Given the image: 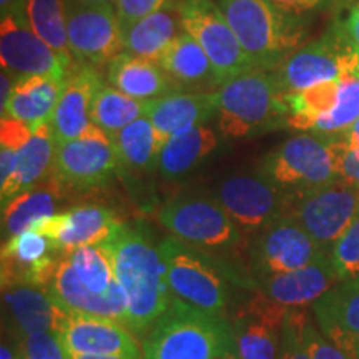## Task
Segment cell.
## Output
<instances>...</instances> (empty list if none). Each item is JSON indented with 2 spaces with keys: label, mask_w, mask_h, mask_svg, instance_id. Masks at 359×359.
I'll return each instance as SVG.
<instances>
[{
  "label": "cell",
  "mask_w": 359,
  "mask_h": 359,
  "mask_svg": "<svg viewBox=\"0 0 359 359\" xmlns=\"http://www.w3.org/2000/svg\"><path fill=\"white\" fill-rule=\"evenodd\" d=\"M308 316L302 309H290L283 325L281 346L278 359H311L303 339V327Z\"/></svg>",
  "instance_id": "ab89813d"
},
{
  "label": "cell",
  "mask_w": 359,
  "mask_h": 359,
  "mask_svg": "<svg viewBox=\"0 0 359 359\" xmlns=\"http://www.w3.org/2000/svg\"><path fill=\"white\" fill-rule=\"evenodd\" d=\"M79 2H85V4H111V6H116L118 0H79Z\"/></svg>",
  "instance_id": "f907efd6"
},
{
  "label": "cell",
  "mask_w": 359,
  "mask_h": 359,
  "mask_svg": "<svg viewBox=\"0 0 359 359\" xmlns=\"http://www.w3.org/2000/svg\"><path fill=\"white\" fill-rule=\"evenodd\" d=\"M25 7L27 0H0V12H2V17L17 11H25Z\"/></svg>",
  "instance_id": "c3c4849f"
},
{
  "label": "cell",
  "mask_w": 359,
  "mask_h": 359,
  "mask_svg": "<svg viewBox=\"0 0 359 359\" xmlns=\"http://www.w3.org/2000/svg\"><path fill=\"white\" fill-rule=\"evenodd\" d=\"M34 128L15 118L0 120V187L13 177L20 148L32 137Z\"/></svg>",
  "instance_id": "8d00e7d4"
},
{
  "label": "cell",
  "mask_w": 359,
  "mask_h": 359,
  "mask_svg": "<svg viewBox=\"0 0 359 359\" xmlns=\"http://www.w3.org/2000/svg\"><path fill=\"white\" fill-rule=\"evenodd\" d=\"M102 85L95 67L82 65L72 72L48 122L57 145L80 138L92 127V103Z\"/></svg>",
  "instance_id": "603a6c76"
},
{
  "label": "cell",
  "mask_w": 359,
  "mask_h": 359,
  "mask_svg": "<svg viewBox=\"0 0 359 359\" xmlns=\"http://www.w3.org/2000/svg\"><path fill=\"white\" fill-rule=\"evenodd\" d=\"M218 114V92H173L147 102L145 116L163 145L170 138L206 125Z\"/></svg>",
  "instance_id": "7402d4cb"
},
{
  "label": "cell",
  "mask_w": 359,
  "mask_h": 359,
  "mask_svg": "<svg viewBox=\"0 0 359 359\" xmlns=\"http://www.w3.org/2000/svg\"><path fill=\"white\" fill-rule=\"evenodd\" d=\"M269 2L288 15L303 19L306 13L325 11L334 0H269Z\"/></svg>",
  "instance_id": "7bdbcfd3"
},
{
  "label": "cell",
  "mask_w": 359,
  "mask_h": 359,
  "mask_svg": "<svg viewBox=\"0 0 359 359\" xmlns=\"http://www.w3.org/2000/svg\"><path fill=\"white\" fill-rule=\"evenodd\" d=\"M359 212V187L336 180L313 190L286 193V217L296 219L325 251H331Z\"/></svg>",
  "instance_id": "9c48e42d"
},
{
  "label": "cell",
  "mask_w": 359,
  "mask_h": 359,
  "mask_svg": "<svg viewBox=\"0 0 359 359\" xmlns=\"http://www.w3.org/2000/svg\"><path fill=\"white\" fill-rule=\"evenodd\" d=\"M275 77L285 95L330 80L359 77V52L344 35L341 24H334L316 42L286 57L278 65Z\"/></svg>",
  "instance_id": "8992f818"
},
{
  "label": "cell",
  "mask_w": 359,
  "mask_h": 359,
  "mask_svg": "<svg viewBox=\"0 0 359 359\" xmlns=\"http://www.w3.org/2000/svg\"><path fill=\"white\" fill-rule=\"evenodd\" d=\"M156 62L182 88L206 92L210 87H222L208 55L187 30L178 35Z\"/></svg>",
  "instance_id": "83f0119b"
},
{
  "label": "cell",
  "mask_w": 359,
  "mask_h": 359,
  "mask_svg": "<svg viewBox=\"0 0 359 359\" xmlns=\"http://www.w3.org/2000/svg\"><path fill=\"white\" fill-rule=\"evenodd\" d=\"M183 29L201 45L219 83L259 70L223 15L215 0H178Z\"/></svg>",
  "instance_id": "30bf717a"
},
{
  "label": "cell",
  "mask_w": 359,
  "mask_h": 359,
  "mask_svg": "<svg viewBox=\"0 0 359 359\" xmlns=\"http://www.w3.org/2000/svg\"><path fill=\"white\" fill-rule=\"evenodd\" d=\"M15 359H70L55 331L30 334L15 341Z\"/></svg>",
  "instance_id": "f35d334b"
},
{
  "label": "cell",
  "mask_w": 359,
  "mask_h": 359,
  "mask_svg": "<svg viewBox=\"0 0 359 359\" xmlns=\"http://www.w3.org/2000/svg\"><path fill=\"white\" fill-rule=\"evenodd\" d=\"M70 359H143V356H80Z\"/></svg>",
  "instance_id": "681fc988"
},
{
  "label": "cell",
  "mask_w": 359,
  "mask_h": 359,
  "mask_svg": "<svg viewBox=\"0 0 359 359\" xmlns=\"http://www.w3.org/2000/svg\"><path fill=\"white\" fill-rule=\"evenodd\" d=\"M120 167L111 137L92 125L80 138L57 145L52 177L62 187L88 190L109 183Z\"/></svg>",
  "instance_id": "4fadbf2b"
},
{
  "label": "cell",
  "mask_w": 359,
  "mask_h": 359,
  "mask_svg": "<svg viewBox=\"0 0 359 359\" xmlns=\"http://www.w3.org/2000/svg\"><path fill=\"white\" fill-rule=\"evenodd\" d=\"M330 257L339 280H349L359 275V212L333 245Z\"/></svg>",
  "instance_id": "74e56055"
},
{
  "label": "cell",
  "mask_w": 359,
  "mask_h": 359,
  "mask_svg": "<svg viewBox=\"0 0 359 359\" xmlns=\"http://www.w3.org/2000/svg\"><path fill=\"white\" fill-rule=\"evenodd\" d=\"M288 114L285 93L268 72H248L218 88L217 127L224 138L262 133L286 120Z\"/></svg>",
  "instance_id": "277c9868"
},
{
  "label": "cell",
  "mask_w": 359,
  "mask_h": 359,
  "mask_svg": "<svg viewBox=\"0 0 359 359\" xmlns=\"http://www.w3.org/2000/svg\"><path fill=\"white\" fill-rule=\"evenodd\" d=\"M27 19L34 32L53 50L72 55L67 37L65 0H27Z\"/></svg>",
  "instance_id": "e575fe53"
},
{
  "label": "cell",
  "mask_w": 359,
  "mask_h": 359,
  "mask_svg": "<svg viewBox=\"0 0 359 359\" xmlns=\"http://www.w3.org/2000/svg\"><path fill=\"white\" fill-rule=\"evenodd\" d=\"M65 13L70 52L83 65L110 64L125 52L123 30L115 6L65 0Z\"/></svg>",
  "instance_id": "7c38bea8"
},
{
  "label": "cell",
  "mask_w": 359,
  "mask_h": 359,
  "mask_svg": "<svg viewBox=\"0 0 359 359\" xmlns=\"http://www.w3.org/2000/svg\"><path fill=\"white\" fill-rule=\"evenodd\" d=\"M4 318L8 333L20 339L25 336L58 331L67 313L53 302L48 291L39 286H12L2 294Z\"/></svg>",
  "instance_id": "cb8c5ba5"
},
{
  "label": "cell",
  "mask_w": 359,
  "mask_h": 359,
  "mask_svg": "<svg viewBox=\"0 0 359 359\" xmlns=\"http://www.w3.org/2000/svg\"><path fill=\"white\" fill-rule=\"evenodd\" d=\"M156 219L172 236L201 250H223L240 245L245 233L236 226L217 198L183 195L168 200Z\"/></svg>",
  "instance_id": "ba28073f"
},
{
  "label": "cell",
  "mask_w": 359,
  "mask_h": 359,
  "mask_svg": "<svg viewBox=\"0 0 359 359\" xmlns=\"http://www.w3.org/2000/svg\"><path fill=\"white\" fill-rule=\"evenodd\" d=\"M341 281L330 253L294 271L259 278V290L269 299L290 309H302L314 304Z\"/></svg>",
  "instance_id": "44dd1931"
},
{
  "label": "cell",
  "mask_w": 359,
  "mask_h": 359,
  "mask_svg": "<svg viewBox=\"0 0 359 359\" xmlns=\"http://www.w3.org/2000/svg\"><path fill=\"white\" fill-rule=\"evenodd\" d=\"M178 4L143 17L123 30V48L132 55L158 60L183 32Z\"/></svg>",
  "instance_id": "4dcf8cb0"
},
{
  "label": "cell",
  "mask_w": 359,
  "mask_h": 359,
  "mask_svg": "<svg viewBox=\"0 0 359 359\" xmlns=\"http://www.w3.org/2000/svg\"><path fill=\"white\" fill-rule=\"evenodd\" d=\"M57 334L69 358L142 356L137 336L125 323L110 318L67 313Z\"/></svg>",
  "instance_id": "e0dca14e"
},
{
  "label": "cell",
  "mask_w": 359,
  "mask_h": 359,
  "mask_svg": "<svg viewBox=\"0 0 359 359\" xmlns=\"http://www.w3.org/2000/svg\"><path fill=\"white\" fill-rule=\"evenodd\" d=\"M215 198L245 235H257L266 224L283 217L286 206V193L262 170L224 178L217 187Z\"/></svg>",
  "instance_id": "5bb4252c"
},
{
  "label": "cell",
  "mask_w": 359,
  "mask_h": 359,
  "mask_svg": "<svg viewBox=\"0 0 359 359\" xmlns=\"http://www.w3.org/2000/svg\"><path fill=\"white\" fill-rule=\"evenodd\" d=\"M0 64L17 77L43 75L67 82L74 72V57L62 55L43 42L27 19V11H17L0 22Z\"/></svg>",
  "instance_id": "8fae6325"
},
{
  "label": "cell",
  "mask_w": 359,
  "mask_h": 359,
  "mask_svg": "<svg viewBox=\"0 0 359 359\" xmlns=\"http://www.w3.org/2000/svg\"><path fill=\"white\" fill-rule=\"evenodd\" d=\"M341 27H343V32L349 42H351L353 47L359 52V0L354 4L351 11H349L346 20L341 24Z\"/></svg>",
  "instance_id": "f6af8a7d"
},
{
  "label": "cell",
  "mask_w": 359,
  "mask_h": 359,
  "mask_svg": "<svg viewBox=\"0 0 359 359\" xmlns=\"http://www.w3.org/2000/svg\"><path fill=\"white\" fill-rule=\"evenodd\" d=\"M65 255L79 280L93 293H107L116 281L114 257L105 245L79 246Z\"/></svg>",
  "instance_id": "836d02e7"
},
{
  "label": "cell",
  "mask_w": 359,
  "mask_h": 359,
  "mask_svg": "<svg viewBox=\"0 0 359 359\" xmlns=\"http://www.w3.org/2000/svg\"><path fill=\"white\" fill-rule=\"evenodd\" d=\"M111 140L122 167L130 170L156 168V160L163 142L147 116L127 125Z\"/></svg>",
  "instance_id": "1f68e13d"
},
{
  "label": "cell",
  "mask_w": 359,
  "mask_h": 359,
  "mask_svg": "<svg viewBox=\"0 0 359 359\" xmlns=\"http://www.w3.org/2000/svg\"><path fill=\"white\" fill-rule=\"evenodd\" d=\"M290 308L255 294L228 320L236 359H278Z\"/></svg>",
  "instance_id": "2e32d148"
},
{
  "label": "cell",
  "mask_w": 359,
  "mask_h": 359,
  "mask_svg": "<svg viewBox=\"0 0 359 359\" xmlns=\"http://www.w3.org/2000/svg\"><path fill=\"white\" fill-rule=\"evenodd\" d=\"M47 291L53 302L65 313L92 314V316L110 318V320L122 323L127 320V294H125L118 280L111 285V288L107 293H93L75 275L65 253L60 258V263H58V268Z\"/></svg>",
  "instance_id": "ffe728a7"
},
{
  "label": "cell",
  "mask_w": 359,
  "mask_h": 359,
  "mask_svg": "<svg viewBox=\"0 0 359 359\" xmlns=\"http://www.w3.org/2000/svg\"><path fill=\"white\" fill-rule=\"evenodd\" d=\"M147 102L125 95L111 85H102L92 103V123L111 138L127 125L145 116Z\"/></svg>",
  "instance_id": "d6a6232c"
},
{
  "label": "cell",
  "mask_w": 359,
  "mask_h": 359,
  "mask_svg": "<svg viewBox=\"0 0 359 359\" xmlns=\"http://www.w3.org/2000/svg\"><path fill=\"white\" fill-rule=\"evenodd\" d=\"M341 135L304 132L283 142L264 156L259 170L285 193H298L341 180Z\"/></svg>",
  "instance_id": "5b68a950"
},
{
  "label": "cell",
  "mask_w": 359,
  "mask_h": 359,
  "mask_svg": "<svg viewBox=\"0 0 359 359\" xmlns=\"http://www.w3.org/2000/svg\"><path fill=\"white\" fill-rule=\"evenodd\" d=\"M218 143V133L210 125H200L190 132L177 135L161 147L156 172L167 180L185 177L217 150Z\"/></svg>",
  "instance_id": "f1b7e54d"
},
{
  "label": "cell",
  "mask_w": 359,
  "mask_h": 359,
  "mask_svg": "<svg viewBox=\"0 0 359 359\" xmlns=\"http://www.w3.org/2000/svg\"><path fill=\"white\" fill-rule=\"evenodd\" d=\"M339 175L341 180H344L346 183L359 187V156L354 151L348 150L346 143H344V150L341 154Z\"/></svg>",
  "instance_id": "ee69618b"
},
{
  "label": "cell",
  "mask_w": 359,
  "mask_h": 359,
  "mask_svg": "<svg viewBox=\"0 0 359 359\" xmlns=\"http://www.w3.org/2000/svg\"><path fill=\"white\" fill-rule=\"evenodd\" d=\"M326 253L302 224L286 215L259 230L251 246L257 280L302 269Z\"/></svg>",
  "instance_id": "9a60e30c"
},
{
  "label": "cell",
  "mask_w": 359,
  "mask_h": 359,
  "mask_svg": "<svg viewBox=\"0 0 359 359\" xmlns=\"http://www.w3.org/2000/svg\"><path fill=\"white\" fill-rule=\"evenodd\" d=\"M303 339L311 359H351L346 353L341 351L334 343H331L321 333V330H318L309 320L304 323Z\"/></svg>",
  "instance_id": "b9f144b4"
},
{
  "label": "cell",
  "mask_w": 359,
  "mask_h": 359,
  "mask_svg": "<svg viewBox=\"0 0 359 359\" xmlns=\"http://www.w3.org/2000/svg\"><path fill=\"white\" fill-rule=\"evenodd\" d=\"M173 6L175 0H118L115 8L122 30H125L143 17Z\"/></svg>",
  "instance_id": "60d3db41"
},
{
  "label": "cell",
  "mask_w": 359,
  "mask_h": 359,
  "mask_svg": "<svg viewBox=\"0 0 359 359\" xmlns=\"http://www.w3.org/2000/svg\"><path fill=\"white\" fill-rule=\"evenodd\" d=\"M105 246L114 257L116 280L127 294L125 325L143 338L173 299L158 245L151 243L140 228L122 224Z\"/></svg>",
  "instance_id": "6da1fadb"
},
{
  "label": "cell",
  "mask_w": 359,
  "mask_h": 359,
  "mask_svg": "<svg viewBox=\"0 0 359 359\" xmlns=\"http://www.w3.org/2000/svg\"><path fill=\"white\" fill-rule=\"evenodd\" d=\"M158 248L167 266V280L173 296L210 316L224 320L228 288L218 268L203 253L175 236L161 240Z\"/></svg>",
  "instance_id": "52a82bcc"
},
{
  "label": "cell",
  "mask_w": 359,
  "mask_h": 359,
  "mask_svg": "<svg viewBox=\"0 0 359 359\" xmlns=\"http://www.w3.org/2000/svg\"><path fill=\"white\" fill-rule=\"evenodd\" d=\"M107 79L111 87L143 102L170 95L182 88L161 69L158 62L128 52H122L110 62L107 67Z\"/></svg>",
  "instance_id": "d4e9b609"
},
{
  "label": "cell",
  "mask_w": 359,
  "mask_h": 359,
  "mask_svg": "<svg viewBox=\"0 0 359 359\" xmlns=\"http://www.w3.org/2000/svg\"><path fill=\"white\" fill-rule=\"evenodd\" d=\"M359 120V77L343 80L338 103L331 111L308 120L299 132L343 135Z\"/></svg>",
  "instance_id": "d590c367"
},
{
  "label": "cell",
  "mask_w": 359,
  "mask_h": 359,
  "mask_svg": "<svg viewBox=\"0 0 359 359\" xmlns=\"http://www.w3.org/2000/svg\"><path fill=\"white\" fill-rule=\"evenodd\" d=\"M122 224L105 206L82 205L42 219L34 230L47 236L57 253H69L79 246L110 243Z\"/></svg>",
  "instance_id": "ac0fdd59"
},
{
  "label": "cell",
  "mask_w": 359,
  "mask_h": 359,
  "mask_svg": "<svg viewBox=\"0 0 359 359\" xmlns=\"http://www.w3.org/2000/svg\"><path fill=\"white\" fill-rule=\"evenodd\" d=\"M341 137H343L344 143H346L348 150L354 151V154L359 156V120L353 125V127H349L346 132L341 135Z\"/></svg>",
  "instance_id": "7dc6e473"
},
{
  "label": "cell",
  "mask_w": 359,
  "mask_h": 359,
  "mask_svg": "<svg viewBox=\"0 0 359 359\" xmlns=\"http://www.w3.org/2000/svg\"><path fill=\"white\" fill-rule=\"evenodd\" d=\"M57 142L53 138L50 123H42L34 128L32 137L20 148L17 156V167L13 177L4 187H0L2 205L19 193L40 185L47 175H52L55 160Z\"/></svg>",
  "instance_id": "484cf974"
},
{
  "label": "cell",
  "mask_w": 359,
  "mask_h": 359,
  "mask_svg": "<svg viewBox=\"0 0 359 359\" xmlns=\"http://www.w3.org/2000/svg\"><path fill=\"white\" fill-rule=\"evenodd\" d=\"M219 359H236V356H235V353L231 351V353H226L223 358H219Z\"/></svg>",
  "instance_id": "816d5d0a"
},
{
  "label": "cell",
  "mask_w": 359,
  "mask_h": 359,
  "mask_svg": "<svg viewBox=\"0 0 359 359\" xmlns=\"http://www.w3.org/2000/svg\"><path fill=\"white\" fill-rule=\"evenodd\" d=\"M215 2L258 69L280 65L303 42V19L281 12L269 0Z\"/></svg>",
  "instance_id": "3957f363"
},
{
  "label": "cell",
  "mask_w": 359,
  "mask_h": 359,
  "mask_svg": "<svg viewBox=\"0 0 359 359\" xmlns=\"http://www.w3.org/2000/svg\"><path fill=\"white\" fill-rule=\"evenodd\" d=\"M60 183L52 177L50 183L42 182L13 196L2 205V235L4 241L34 230L45 218L57 215V201L60 198Z\"/></svg>",
  "instance_id": "f546056e"
},
{
  "label": "cell",
  "mask_w": 359,
  "mask_h": 359,
  "mask_svg": "<svg viewBox=\"0 0 359 359\" xmlns=\"http://www.w3.org/2000/svg\"><path fill=\"white\" fill-rule=\"evenodd\" d=\"M13 77H17V75H13L12 72L2 69V75H0V83H2V92H0V110H2V114L6 111L7 103L12 97L13 87H15L17 80H13Z\"/></svg>",
  "instance_id": "bcb514c9"
},
{
  "label": "cell",
  "mask_w": 359,
  "mask_h": 359,
  "mask_svg": "<svg viewBox=\"0 0 359 359\" xmlns=\"http://www.w3.org/2000/svg\"><path fill=\"white\" fill-rule=\"evenodd\" d=\"M318 327L351 359H359V275L341 280L313 304Z\"/></svg>",
  "instance_id": "d6986e66"
},
{
  "label": "cell",
  "mask_w": 359,
  "mask_h": 359,
  "mask_svg": "<svg viewBox=\"0 0 359 359\" xmlns=\"http://www.w3.org/2000/svg\"><path fill=\"white\" fill-rule=\"evenodd\" d=\"M231 351L228 320L210 316L177 296L142 338L143 359H219Z\"/></svg>",
  "instance_id": "7a4b0ae2"
},
{
  "label": "cell",
  "mask_w": 359,
  "mask_h": 359,
  "mask_svg": "<svg viewBox=\"0 0 359 359\" xmlns=\"http://www.w3.org/2000/svg\"><path fill=\"white\" fill-rule=\"evenodd\" d=\"M65 83L52 77H43V75L17 77L15 87H13L12 97L7 103L6 111L2 114V118L6 116L15 118L32 128L50 122Z\"/></svg>",
  "instance_id": "4316f807"
}]
</instances>
